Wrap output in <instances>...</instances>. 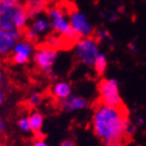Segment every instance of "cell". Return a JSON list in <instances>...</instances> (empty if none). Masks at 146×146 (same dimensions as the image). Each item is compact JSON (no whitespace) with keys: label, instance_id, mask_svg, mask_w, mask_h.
I'll return each instance as SVG.
<instances>
[{"label":"cell","instance_id":"obj_1","mask_svg":"<svg viewBox=\"0 0 146 146\" xmlns=\"http://www.w3.org/2000/svg\"><path fill=\"white\" fill-rule=\"evenodd\" d=\"M127 113L124 107H111L100 103L94 108L92 127L105 146H123L127 137Z\"/></svg>","mask_w":146,"mask_h":146},{"label":"cell","instance_id":"obj_2","mask_svg":"<svg viewBox=\"0 0 146 146\" xmlns=\"http://www.w3.org/2000/svg\"><path fill=\"white\" fill-rule=\"evenodd\" d=\"M28 13L17 1H3L0 4V29L21 30L25 27Z\"/></svg>","mask_w":146,"mask_h":146},{"label":"cell","instance_id":"obj_3","mask_svg":"<svg viewBox=\"0 0 146 146\" xmlns=\"http://www.w3.org/2000/svg\"><path fill=\"white\" fill-rule=\"evenodd\" d=\"M101 103L111 107H121L122 100L119 94L118 82L114 79H103L98 84Z\"/></svg>","mask_w":146,"mask_h":146},{"label":"cell","instance_id":"obj_4","mask_svg":"<svg viewBox=\"0 0 146 146\" xmlns=\"http://www.w3.org/2000/svg\"><path fill=\"white\" fill-rule=\"evenodd\" d=\"M98 40L92 37H84L76 45V55L82 63L93 66L96 58L100 55Z\"/></svg>","mask_w":146,"mask_h":146},{"label":"cell","instance_id":"obj_5","mask_svg":"<svg viewBox=\"0 0 146 146\" xmlns=\"http://www.w3.org/2000/svg\"><path fill=\"white\" fill-rule=\"evenodd\" d=\"M48 16L52 28H54V30L62 34L68 40H70V42L76 40L77 35L74 33L73 29L70 27V20L66 19L61 9L59 7H51L48 9Z\"/></svg>","mask_w":146,"mask_h":146},{"label":"cell","instance_id":"obj_6","mask_svg":"<svg viewBox=\"0 0 146 146\" xmlns=\"http://www.w3.org/2000/svg\"><path fill=\"white\" fill-rule=\"evenodd\" d=\"M57 59V51L55 49L47 47L36 51L34 54V61L42 72L48 75H52V66Z\"/></svg>","mask_w":146,"mask_h":146},{"label":"cell","instance_id":"obj_7","mask_svg":"<svg viewBox=\"0 0 146 146\" xmlns=\"http://www.w3.org/2000/svg\"><path fill=\"white\" fill-rule=\"evenodd\" d=\"M70 27L77 37H88L92 33V27L88 22L85 14L80 11H73L70 17Z\"/></svg>","mask_w":146,"mask_h":146},{"label":"cell","instance_id":"obj_8","mask_svg":"<svg viewBox=\"0 0 146 146\" xmlns=\"http://www.w3.org/2000/svg\"><path fill=\"white\" fill-rule=\"evenodd\" d=\"M20 30H3L0 29V56L11 53L15 45L20 40Z\"/></svg>","mask_w":146,"mask_h":146},{"label":"cell","instance_id":"obj_9","mask_svg":"<svg viewBox=\"0 0 146 146\" xmlns=\"http://www.w3.org/2000/svg\"><path fill=\"white\" fill-rule=\"evenodd\" d=\"M13 60L17 64H24L30 58L32 48L28 42H18L13 49Z\"/></svg>","mask_w":146,"mask_h":146},{"label":"cell","instance_id":"obj_10","mask_svg":"<svg viewBox=\"0 0 146 146\" xmlns=\"http://www.w3.org/2000/svg\"><path fill=\"white\" fill-rule=\"evenodd\" d=\"M60 107L66 112H73L88 107V102L84 98L78 96H70L68 98L60 101Z\"/></svg>","mask_w":146,"mask_h":146},{"label":"cell","instance_id":"obj_11","mask_svg":"<svg viewBox=\"0 0 146 146\" xmlns=\"http://www.w3.org/2000/svg\"><path fill=\"white\" fill-rule=\"evenodd\" d=\"M52 93H53V96L56 98L62 101V100H64V98H68L70 96V93H72V86L68 82H57V83L54 84L53 88H52Z\"/></svg>","mask_w":146,"mask_h":146},{"label":"cell","instance_id":"obj_12","mask_svg":"<svg viewBox=\"0 0 146 146\" xmlns=\"http://www.w3.org/2000/svg\"><path fill=\"white\" fill-rule=\"evenodd\" d=\"M29 122H30L31 131L35 134L42 132V124H44V118L39 112H32L29 116Z\"/></svg>","mask_w":146,"mask_h":146},{"label":"cell","instance_id":"obj_13","mask_svg":"<svg viewBox=\"0 0 146 146\" xmlns=\"http://www.w3.org/2000/svg\"><path fill=\"white\" fill-rule=\"evenodd\" d=\"M47 0H30L27 5V13L28 17H34L35 15L39 14L42 9L45 7Z\"/></svg>","mask_w":146,"mask_h":146},{"label":"cell","instance_id":"obj_14","mask_svg":"<svg viewBox=\"0 0 146 146\" xmlns=\"http://www.w3.org/2000/svg\"><path fill=\"white\" fill-rule=\"evenodd\" d=\"M51 27H52V25H51L50 20L46 19V18H37V19L34 20L33 23H32L31 29H33V30L38 34V33H42V32L49 30Z\"/></svg>","mask_w":146,"mask_h":146},{"label":"cell","instance_id":"obj_15","mask_svg":"<svg viewBox=\"0 0 146 146\" xmlns=\"http://www.w3.org/2000/svg\"><path fill=\"white\" fill-rule=\"evenodd\" d=\"M93 68H94L96 73L98 74V76H102L105 73V70L107 68V59H106V56L104 54L101 53L98 55L94 64H93Z\"/></svg>","mask_w":146,"mask_h":146},{"label":"cell","instance_id":"obj_16","mask_svg":"<svg viewBox=\"0 0 146 146\" xmlns=\"http://www.w3.org/2000/svg\"><path fill=\"white\" fill-rule=\"evenodd\" d=\"M18 127H20V129L22 132H30L31 127H30V122H29V118L28 117H22L18 120Z\"/></svg>","mask_w":146,"mask_h":146},{"label":"cell","instance_id":"obj_17","mask_svg":"<svg viewBox=\"0 0 146 146\" xmlns=\"http://www.w3.org/2000/svg\"><path fill=\"white\" fill-rule=\"evenodd\" d=\"M40 102H42V96L37 92L32 93L30 96V98H28V104L30 107H35V106L39 105Z\"/></svg>","mask_w":146,"mask_h":146},{"label":"cell","instance_id":"obj_18","mask_svg":"<svg viewBox=\"0 0 146 146\" xmlns=\"http://www.w3.org/2000/svg\"><path fill=\"white\" fill-rule=\"evenodd\" d=\"M25 37L28 42H34V40L37 38V33L33 29H31V28L27 29V30L25 31Z\"/></svg>","mask_w":146,"mask_h":146},{"label":"cell","instance_id":"obj_19","mask_svg":"<svg viewBox=\"0 0 146 146\" xmlns=\"http://www.w3.org/2000/svg\"><path fill=\"white\" fill-rule=\"evenodd\" d=\"M109 36V33H108V31L106 30H103V29H100V30L96 32V38L98 40H106L107 37Z\"/></svg>","mask_w":146,"mask_h":146},{"label":"cell","instance_id":"obj_20","mask_svg":"<svg viewBox=\"0 0 146 146\" xmlns=\"http://www.w3.org/2000/svg\"><path fill=\"white\" fill-rule=\"evenodd\" d=\"M103 17L106 18V19L109 20V21H114V20L116 19V14L114 13V11H106V14H105V16H103Z\"/></svg>","mask_w":146,"mask_h":146},{"label":"cell","instance_id":"obj_21","mask_svg":"<svg viewBox=\"0 0 146 146\" xmlns=\"http://www.w3.org/2000/svg\"><path fill=\"white\" fill-rule=\"evenodd\" d=\"M32 146H49V145L44 140H42V139H37L36 141H34V143Z\"/></svg>","mask_w":146,"mask_h":146},{"label":"cell","instance_id":"obj_22","mask_svg":"<svg viewBox=\"0 0 146 146\" xmlns=\"http://www.w3.org/2000/svg\"><path fill=\"white\" fill-rule=\"evenodd\" d=\"M60 146H77V145H76V143H75L74 141L65 140V141H63L61 144H60Z\"/></svg>","mask_w":146,"mask_h":146},{"label":"cell","instance_id":"obj_23","mask_svg":"<svg viewBox=\"0 0 146 146\" xmlns=\"http://www.w3.org/2000/svg\"><path fill=\"white\" fill-rule=\"evenodd\" d=\"M3 101H4V94H3L2 90H1V88H0V105L2 104Z\"/></svg>","mask_w":146,"mask_h":146},{"label":"cell","instance_id":"obj_24","mask_svg":"<svg viewBox=\"0 0 146 146\" xmlns=\"http://www.w3.org/2000/svg\"><path fill=\"white\" fill-rule=\"evenodd\" d=\"M129 48H131V50L134 51V52H137V47L135 46V44L134 42H132V44H129Z\"/></svg>","mask_w":146,"mask_h":146},{"label":"cell","instance_id":"obj_25","mask_svg":"<svg viewBox=\"0 0 146 146\" xmlns=\"http://www.w3.org/2000/svg\"><path fill=\"white\" fill-rule=\"evenodd\" d=\"M4 123H3V121H2V119L0 118V132H3L4 131Z\"/></svg>","mask_w":146,"mask_h":146},{"label":"cell","instance_id":"obj_26","mask_svg":"<svg viewBox=\"0 0 146 146\" xmlns=\"http://www.w3.org/2000/svg\"><path fill=\"white\" fill-rule=\"evenodd\" d=\"M2 81H3V75H2V73L0 72V84L2 83Z\"/></svg>","mask_w":146,"mask_h":146},{"label":"cell","instance_id":"obj_27","mask_svg":"<svg viewBox=\"0 0 146 146\" xmlns=\"http://www.w3.org/2000/svg\"><path fill=\"white\" fill-rule=\"evenodd\" d=\"M2 2H3V0H0V4H1Z\"/></svg>","mask_w":146,"mask_h":146},{"label":"cell","instance_id":"obj_28","mask_svg":"<svg viewBox=\"0 0 146 146\" xmlns=\"http://www.w3.org/2000/svg\"><path fill=\"white\" fill-rule=\"evenodd\" d=\"M0 146H3V145H1V144H0Z\"/></svg>","mask_w":146,"mask_h":146},{"label":"cell","instance_id":"obj_29","mask_svg":"<svg viewBox=\"0 0 146 146\" xmlns=\"http://www.w3.org/2000/svg\"><path fill=\"white\" fill-rule=\"evenodd\" d=\"M15 1H18V0H15Z\"/></svg>","mask_w":146,"mask_h":146}]
</instances>
